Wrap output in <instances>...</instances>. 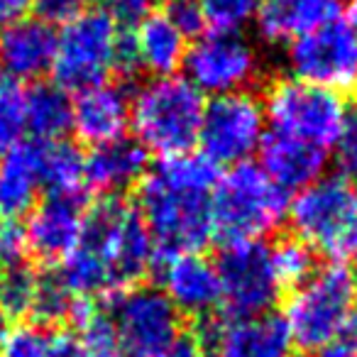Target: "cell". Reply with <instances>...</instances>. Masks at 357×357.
<instances>
[{"label":"cell","mask_w":357,"mask_h":357,"mask_svg":"<svg viewBox=\"0 0 357 357\" xmlns=\"http://www.w3.org/2000/svg\"><path fill=\"white\" fill-rule=\"evenodd\" d=\"M357 306V272L347 262H331L313 269L308 279L294 287L284 308V321L294 345L318 352L345 333Z\"/></svg>","instance_id":"5b68a950"},{"label":"cell","mask_w":357,"mask_h":357,"mask_svg":"<svg viewBox=\"0 0 357 357\" xmlns=\"http://www.w3.org/2000/svg\"><path fill=\"white\" fill-rule=\"evenodd\" d=\"M159 357H208V355H206L204 347L199 345L196 335H184V333H181Z\"/></svg>","instance_id":"f35d334b"},{"label":"cell","mask_w":357,"mask_h":357,"mask_svg":"<svg viewBox=\"0 0 357 357\" xmlns=\"http://www.w3.org/2000/svg\"><path fill=\"white\" fill-rule=\"evenodd\" d=\"M264 135L267 115L262 100L245 91L206 100L196 147L213 167L230 169L252 162L262 147Z\"/></svg>","instance_id":"9c48e42d"},{"label":"cell","mask_w":357,"mask_h":357,"mask_svg":"<svg viewBox=\"0 0 357 357\" xmlns=\"http://www.w3.org/2000/svg\"><path fill=\"white\" fill-rule=\"evenodd\" d=\"M30 255L25 238V225L17 218H0V269L20 267Z\"/></svg>","instance_id":"d6a6232c"},{"label":"cell","mask_w":357,"mask_h":357,"mask_svg":"<svg viewBox=\"0 0 357 357\" xmlns=\"http://www.w3.org/2000/svg\"><path fill=\"white\" fill-rule=\"evenodd\" d=\"M8 326V311H6V298H3V269H0V335L6 333Z\"/></svg>","instance_id":"7bdbcfd3"},{"label":"cell","mask_w":357,"mask_h":357,"mask_svg":"<svg viewBox=\"0 0 357 357\" xmlns=\"http://www.w3.org/2000/svg\"><path fill=\"white\" fill-rule=\"evenodd\" d=\"M84 303L89 301H81L64 284L59 272H47L40 274V279H37V291L35 301H32L30 318L42 328L59 326V323L66 321H76Z\"/></svg>","instance_id":"484cf974"},{"label":"cell","mask_w":357,"mask_h":357,"mask_svg":"<svg viewBox=\"0 0 357 357\" xmlns=\"http://www.w3.org/2000/svg\"><path fill=\"white\" fill-rule=\"evenodd\" d=\"M103 10L123 32H132L154 13V0H105Z\"/></svg>","instance_id":"836d02e7"},{"label":"cell","mask_w":357,"mask_h":357,"mask_svg":"<svg viewBox=\"0 0 357 357\" xmlns=\"http://www.w3.org/2000/svg\"><path fill=\"white\" fill-rule=\"evenodd\" d=\"M32 8V0H0V32L8 25L22 20Z\"/></svg>","instance_id":"ab89813d"},{"label":"cell","mask_w":357,"mask_h":357,"mask_svg":"<svg viewBox=\"0 0 357 357\" xmlns=\"http://www.w3.org/2000/svg\"><path fill=\"white\" fill-rule=\"evenodd\" d=\"M289 194L279 189L259 164L245 162L230 167L213 189L215 238L228 243L262 240L289 215Z\"/></svg>","instance_id":"8992f818"},{"label":"cell","mask_w":357,"mask_h":357,"mask_svg":"<svg viewBox=\"0 0 357 357\" xmlns=\"http://www.w3.org/2000/svg\"><path fill=\"white\" fill-rule=\"evenodd\" d=\"M218 167L194 152L164 157L137 184V208L159 257L204 252L215 238L213 189Z\"/></svg>","instance_id":"7a4b0ae2"},{"label":"cell","mask_w":357,"mask_h":357,"mask_svg":"<svg viewBox=\"0 0 357 357\" xmlns=\"http://www.w3.org/2000/svg\"><path fill=\"white\" fill-rule=\"evenodd\" d=\"M42 191L40 142H20L0 154V218H17L30 213Z\"/></svg>","instance_id":"603a6c76"},{"label":"cell","mask_w":357,"mask_h":357,"mask_svg":"<svg viewBox=\"0 0 357 357\" xmlns=\"http://www.w3.org/2000/svg\"><path fill=\"white\" fill-rule=\"evenodd\" d=\"M181 69L199 93L218 98L245 93L257 84L264 61L257 45L243 32H206L189 45Z\"/></svg>","instance_id":"ba28073f"},{"label":"cell","mask_w":357,"mask_h":357,"mask_svg":"<svg viewBox=\"0 0 357 357\" xmlns=\"http://www.w3.org/2000/svg\"><path fill=\"white\" fill-rule=\"evenodd\" d=\"M345 337H352V340H357V306H355V311L350 313V321H347V326H345V333H342Z\"/></svg>","instance_id":"ee69618b"},{"label":"cell","mask_w":357,"mask_h":357,"mask_svg":"<svg viewBox=\"0 0 357 357\" xmlns=\"http://www.w3.org/2000/svg\"><path fill=\"white\" fill-rule=\"evenodd\" d=\"M272 259L282 287L291 289L298 287L303 279L311 277L313 269L318 267L313 250L298 238H284L277 245H272Z\"/></svg>","instance_id":"f546056e"},{"label":"cell","mask_w":357,"mask_h":357,"mask_svg":"<svg viewBox=\"0 0 357 357\" xmlns=\"http://www.w3.org/2000/svg\"><path fill=\"white\" fill-rule=\"evenodd\" d=\"M76 326L79 331H74L79 335L81 345H84L89 357H123V347H120L118 333L110 321L105 308H96L93 303H84V308L76 316Z\"/></svg>","instance_id":"83f0119b"},{"label":"cell","mask_w":357,"mask_h":357,"mask_svg":"<svg viewBox=\"0 0 357 357\" xmlns=\"http://www.w3.org/2000/svg\"><path fill=\"white\" fill-rule=\"evenodd\" d=\"M335 157L342 176L350 178L352 184H355L357 181V103L347 110L345 128H342V135L335 144Z\"/></svg>","instance_id":"e575fe53"},{"label":"cell","mask_w":357,"mask_h":357,"mask_svg":"<svg viewBox=\"0 0 357 357\" xmlns=\"http://www.w3.org/2000/svg\"><path fill=\"white\" fill-rule=\"evenodd\" d=\"M47 357H89L81 345L79 335L74 331H56L50 333V347Z\"/></svg>","instance_id":"74e56055"},{"label":"cell","mask_w":357,"mask_h":357,"mask_svg":"<svg viewBox=\"0 0 357 357\" xmlns=\"http://www.w3.org/2000/svg\"><path fill=\"white\" fill-rule=\"evenodd\" d=\"M71 130V96L56 84L27 89V135L37 142H56Z\"/></svg>","instance_id":"cb8c5ba5"},{"label":"cell","mask_w":357,"mask_h":357,"mask_svg":"<svg viewBox=\"0 0 357 357\" xmlns=\"http://www.w3.org/2000/svg\"><path fill=\"white\" fill-rule=\"evenodd\" d=\"M340 262H347V264L357 262V196H355V208H352L350 228H347V238L340 252Z\"/></svg>","instance_id":"b9f144b4"},{"label":"cell","mask_w":357,"mask_h":357,"mask_svg":"<svg viewBox=\"0 0 357 357\" xmlns=\"http://www.w3.org/2000/svg\"><path fill=\"white\" fill-rule=\"evenodd\" d=\"M54 47L56 32L52 25L37 17L13 22L0 32V76L20 84H37V79L52 71Z\"/></svg>","instance_id":"ac0fdd59"},{"label":"cell","mask_w":357,"mask_h":357,"mask_svg":"<svg viewBox=\"0 0 357 357\" xmlns=\"http://www.w3.org/2000/svg\"><path fill=\"white\" fill-rule=\"evenodd\" d=\"M86 208L81 196H47L35 204L25 223L27 250L42 262H61L76 248Z\"/></svg>","instance_id":"2e32d148"},{"label":"cell","mask_w":357,"mask_h":357,"mask_svg":"<svg viewBox=\"0 0 357 357\" xmlns=\"http://www.w3.org/2000/svg\"><path fill=\"white\" fill-rule=\"evenodd\" d=\"M137 71H147L152 79L174 76L184 66L189 37L178 30L164 13L154 10L142 25L130 32Z\"/></svg>","instance_id":"7402d4cb"},{"label":"cell","mask_w":357,"mask_h":357,"mask_svg":"<svg viewBox=\"0 0 357 357\" xmlns=\"http://www.w3.org/2000/svg\"><path fill=\"white\" fill-rule=\"evenodd\" d=\"M130 130V93L120 84L91 86L71 98V132L91 147L123 139Z\"/></svg>","instance_id":"e0dca14e"},{"label":"cell","mask_w":357,"mask_h":357,"mask_svg":"<svg viewBox=\"0 0 357 357\" xmlns=\"http://www.w3.org/2000/svg\"><path fill=\"white\" fill-rule=\"evenodd\" d=\"M120 347L132 357H159L181 335V313L152 284H135L108 298Z\"/></svg>","instance_id":"7c38bea8"},{"label":"cell","mask_w":357,"mask_h":357,"mask_svg":"<svg viewBox=\"0 0 357 357\" xmlns=\"http://www.w3.org/2000/svg\"><path fill=\"white\" fill-rule=\"evenodd\" d=\"M267 130L335 152L347 120V103L342 93L298 79H279L269 86L264 98Z\"/></svg>","instance_id":"52a82bcc"},{"label":"cell","mask_w":357,"mask_h":357,"mask_svg":"<svg viewBox=\"0 0 357 357\" xmlns=\"http://www.w3.org/2000/svg\"><path fill=\"white\" fill-rule=\"evenodd\" d=\"M37 279H40V272H35L27 264L3 272V298H6L8 318L30 316L37 291Z\"/></svg>","instance_id":"4dcf8cb0"},{"label":"cell","mask_w":357,"mask_h":357,"mask_svg":"<svg viewBox=\"0 0 357 357\" xmlns=\"http://www.w3.org/2000/svg\"><path fill=\"white\" fill-rule=\"evenodd\" d=\"M284 64L291 79L331 91L357 86V27L350 17H337L284 45Z\"/></svg>","instance_id":"8fae6325"},{"label":"cell","mask_w":357,"mask_h":357,"mask_svg":"<svg viewBox=\"0 0 357 357\" xmlns=\"http://www.w3.org/2000/svg\"><path fill=\"white\" fill-rule=\"evenodd\" d=\"M32 10L37 13V20L61 27L84 10V0H32Z\"/></svg>","instance_id":"8d00e7d4"},{"label":"cell","mask_w":357,"mask_h":357,"mask_svg":"<svg viewBox=\"0 0 357 357\" xmlns=\"http://www.w3.org/2000/svg\"><path fill=\"white\" fill-rule=\"evenodd\" d=\"M164 15L184 32L186 37H201L204 35V13L199 8V0H167Z\"/></svg>","instance_id":"d590c367"},{"label":"cell","mask_w":357,"mask_h":357,"mask_svg":"<svg viewBox=\"0 0 357 357\" xmlns=\"http://www.w3.org/2000/svg\"><path fill=\"white\" fill-rule=\"evenodd\" d=\"M50 331L37 323H17L0 335V357H47Z\"/></svg>","instance_id":"1f68e13d"},{"label":"cell","mask_w":357,"mask_h":357,"mask_svg":"<svg viewBox=\"0 0 357 357\" xmlns=\"http://www.w3.org/2000/svg\"><path fill=\"white\" fill-rule=\"evenodd\" d=\"M135 74L130 32H123L103 8H84L59 27L52 71L54 84L66 93L110 81L113 74Z\"/></svg>","instance_id":"3957f363"},{"label":"cell","mask_w":357,"mask_h":357,"mask_svg":"<svg viewBox=\"0 0 357 357\" xmlns=\"http://www.w3.org/2000/svg\"><path fill=\"white\" fill-rule=\"evenodd\" d=\"M159 289L181 316L206 321L223 303L218 267L204 252L164 257L159 264Z\"/></svg>","instance_id":"9a60e30c"},{"label":"cell","mask_w":357,"mask_h":357,"mask_svg":"<svg viewBox=\"0 0 357 357\" xmlns=\"http://www.w3.org/2000/svg\"><path fill=\"white\" fill-rule=\"evenodd\" d=\"M257 154L262 172L287 194L301 191L318 181L326 174L328 157H331L323 149L311 147L301 139L287 137V135L272 132V130H267Z\"/></svg>","instance_id":"ffe728a7"},{"label":"cell","mask_w":357,"mask_h":357,"mask_svg":"<svg viewBox=\"0 0 357 357\" xmlns=\"http://www.w3.org/2000/svg\"><path fill=\"white\" fill-rule=\"evenodd\" d=\"M196 340L208 357H294L296 352L287 321L274 311L223 321L211 316L201 321Z\"/></svg>","instance_id":"5bb4252c"},{"label":"cell","mask_w":357,"mask_h":357,"mask_svg":"<svg viewBox=\"0 0 357 357\" xmlns=\"http://www.w3.org/2000/svg\"><path fill=\"white\" fill-rule=\"evenodd\" d=\"M157 250L135 204L100 199L86 211L76 248L59 262V277L81 298H110L142 282Z\"/></svg>","instance_id":"6da1fadb"},{"label":"cell","mask_w":357,"mask_h":357,"mask_svg":"<svg viewBox=\"0 0 357 357\" xmlns=\"http://www.w3.org/2000/svg\"><path fill=\"white\" fill-rule=\"evenodd\" d=\"M264 0H199L211 32H243L259 15Z\"/></svg>","instance_id":"f1b7e54d"},{"label":"cell","mask_w":357,"mask_h":357,"mask_svg":"<svg viewBox=\"0 0 357 357\" xmlns=\"http://www.w3.org/2000/svg\"><path fill=\"white\" fill-rule=\"evenodd\" d=\"M355 196L357 186L342 174H323L318 181L296 191L289 204V223L296 233L294 238L306 243L313 252L340 262Z\"/></svg>","instance_id":"30bf717a"},{"label":"cell","mask_w":357,"mask_h":357,"mask_svg":"<svg viewBox=\"0 0 357 357\" xmlns=\"http://www.w3.org/2000/svg\"><path fill=\"white\" fill-rule=\"evenodd\" d=\"M350 3H352V0H350Z\"/></svg>","instance_id":"f6af8a7d"},{"label":"cell","mask_w":357,"mask_h":357,"mask_svg":"<svg viewBox=\"0 0 357 357\" xmlns=\"http://www.w3.org/2000/svg\"><path fill=\"white\" fill-rule=\"evenodd\" d=\"M337 17H342V0H264L255 22L264 42L289 45Z\"/></svg>","instance_id":"44dd1931"},{"label":"cell","mask_w":357,"mask_h":357,"mask_svg":"<svg viewBox=\"0 0 357 357\" xmlns=\"http://www.w3.org/2000/svg\"><path fill=\"white\" fill-rule=\"evenodd\" d=\"M147 169V152L135 139L98 144L84 157V189L103 199H120L123 191L142 181Z\"/></svg>","instance_id":"d6986e66"},{"label":"cell","mask_w":357,"mask_h":357,"mask_svg":"<svg viewBox=\"0 0 357 357\" xmlns=\"http://www.w3.org/2000/svg\"><path fill=\"white\" fill-rule=\"evenodd\" d=\"M27 137V86L0 76V154Z\"/></svg>","instance_id":"4316f807"},{"label":"cell","mask_w":357,"mask_h":357,"mask_svg":"<svg viewBox=\"0 0 357 357\" xmlns=\"http://www.w3.org/2000/svg\"><path fill=\"white\" fill-rule=\"evenodd\" d=\"M40 178L50 196H81L84 191V154L64 139L40 142Z\"/></svg>","instance_id":"d4e9b609"},{"label":"cell","mask_w":357,"mask_h":357,"mask_svg":"<svg viewBox=\"0 0 357 357\" xmlns=\"http://www.w3.org/2000/svg\"><path fill=\"white\" fill-rule=\"evenodd\" d=\"M316 357H357V340L340 335L337 340H333L331 345L318 350Z\"/></svg>","instance_id":"60d3db41"},{"label":"cell","mask_w":357,"mask_h":357,"mask_svg":"<svg viewBox=\"0 0 357 357\" xmlns=\"http://www.w3.org/2000/svg\"><path fill=\"white\" fill-rule=\"evenodd\" d=\"M206 98L184 76L149 79L130 96V130L144 152L186 154L199 142Z\"/></svg>","instance_id":"277c9868"},{"label":"cell","mask_w":357,"mask_h":357,"mask_svg":"<svg viewBox=\"0 0 357 357\" xmlns=\"http://www.w3.org/2000/svg\"><path fill=\"white\" fill-rule=\"evenodd\" d=\"M215 267L230 316H259L277 306L284 287L274 269L272 245L264 240L228 243L220 250Z\"/></svg>","instance_id":"4fadbf2b"}]
</instances>
